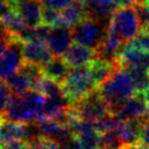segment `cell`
Segmentation results:
<instances>
[{"mask_svg":"<svg viewBox=\"0 0 149 149\" xmlns=\"http://www.w3.org/2000/svg\"><path fill=\"white\" fill-rule=\"evenodd\" d=\"M111 114L115 115L125 101L136 93L134 82L124 67L117 68L98 88Z\"/></svg>","mask_w":149,"mask_h":149,"instance_id":"cell-1","label":"cell"},{"mask_svg":"<svg viewBox=\"0 0 149 149\" xmlns=\"http://www.w3.org/2000/svg\"><path fill=\"white\" fill-rule=\"evenodd\" d=\"M45 95L38 90H30L22 94L13 93L3 118L19 123H33L42 120Z\"/></svg>","mask_w":149,"mask_h":149,"instance_id":"cell-2","label":"cell"},{"mask_svg":"<svg viewBox=\"0 0 149 149\" xmlns=\"http://www.w3.org/2000/svg\"><path fill=\"white\" fill-rule=\"evenodd\" d=\"M13 92L6 80L0 79V114H3L9 105Z\"/></svg>","mask_w":149,"mask_h":149,"instance_id":"cell-25","label":"cell"},{"mask_svg":"<svg viewBox=\"0 0 149 149\" xmlns=\"http://www.w3.org/2000/svg\"><path fill=\"white\" fill-rule=\"evenodd\" d=\"M23 57L25 63L36 65L42 68L47 61H51L53 55L48 49L46 43L41 40H35L23 43Z\"/></svg>","mask_w":149,"mask_h":149,"instance_id":"cell-13","label":"cell"},{"mask_svg":"<svg viewBox=\"0 0 149 149\" xmlns=\"http://www.w3.org/2000/svg\"><path fill=\"white\" fill-rule=\"evenodd\" d=\"M61 88L66 98L74 104L88 97L98 87L90 74L88 66H84L70 70L67 78L61 84Z\"/></svg>","mask_w":149,"mask_h":149,"instance_id":"cell-3","label":"cell"},{"mask_svg":"<svg viewBox=\"0 0 149 149\" xmlns=\"http://www.w3.org/2000/svg\"><path fill=\"white\" fill-rule=\"evenodd\" d=\"M37 128L40 135L55 141L56 144H65L74 137L70 126L61 124L52 118H42L37 121Z\"/></svg>","mask_w":149,"mask_h":149,"instance_id":"cell-9","label":"cell"},{"mask_svg":"<svg viewBox=\"0 0 149 149\" xmlns=\"http://www.w3.org/2000/svg\"><path fill=\"white\" fill-rule=\"evenodd\" d=\"M44 7L53 8L56 10H64L69 5H71L74 0H41Z\"/></svg>","mask_w":149,"mask_h":149,"instance_id":"cell-27","label":"cell"},{"mask_svg":"<svg viewBox=\"0 0 149 149\" xmlns=\"http://www.w3.org/2000/svg\"><path fill=\"white\" fill-rule=\"evenodd\" d=\"M71 111L76 118L95 123L101 118L111 114L101 94L97 89L88 97L71 105Z\"/></svg>","mask_w":149,"mask_h":149,"instance_id":"cell-6","label":"cell"},{"mask_svg":"<svg viewBox=\"0 0 149 149\" xmlns=\"http://www.w3.org/2000/svg\"><path fill=\"white\" fill-rule=\"evenodd\" d=\"M12 1H14V2H18V1H23V0H12Z\"/></svg>","mask_w":149,"mask_h":149,"instance_id":"cell-39","label":"cell"},{"mask_svg":"<svg viewBox=\"0 0 149 149\" xmlns=\"http://www.w3.org/2000/svg\"><path fill=\"white\" fill-rule=\"evenodd\" d=\"M143 30H144V31H147V32H149V23L146 24L144 28H143Z\"/></svg>","mask_w":149,"mask_h":149,"instance_id":"cell-37","label":"cell"},{"mask_svg":"<svg viewBox=\"0 0 149 149\" xmlns=\"http://www.w3.org/2000/svg\"><path fill=\"white\" fill-rule=\"evenodd\" d=\"M43 24L55 28L61 24V11L43 6Z\"/></svg>","mask_w":149,"mask_h":149,"instance_id":"cell-24","label":"cell"},{"mask_svg":"<svg viewBox=\"0 0 149 149\" xmlns=\"http://www.w3.org/2000/svg\"><path fill=\"white\" fill-rule=\"evenodd\" d=\"M144 3H146L147 6H149V0H144Z\"/></svg>","mask_w":149,"mask_h":149,"instance_id":"cell-38","label":"cell"},{"mask_svg":"<svg viewBox=\"0 0 149 149\" xmlns=\"http://www.w3.org/2000/svg\"><path fill=\"white\" fill-rule=\"evenodd\" d=\"M140 144L149 147V114L143 118V130L140 136Z\"/></svg>","mask_w":149,"mask_h":149,"instance_id":"cell-31","label":"cell"},{"mask_svg":"<svg viewBox=\"0 0 149 149\" xmlns=\"http://www.w3.org/2000/svg\"><path fill=\"white\" fill-rule=\"evenodd\" d=\"M144 97H145V100H146V102H147V104H148V107H149V88L144 92Z\"/></svg>","mask_w":149,"mask_h":149,"instance_id":"cell-36","label":"cell"},{"mask_svg":"<svg viewBox=\"0 0 149 149\" xmlns=\"http://www.w3.org/2000/svg\"><path fill=\"white\" fill-rule=\"evenodd\" d=\"M10 2L26 26L37 28L43 24V3L41 0H23L18 2L10 0Z\"/></svg>","mask_w":149,"mask_h":149,"instance_id":"cell-10","label":"cell"},{"mask_svg":"<svg viewBox=\"0 0 149 149\" xmlns=\"http://www.w3.org/2000/svg\"><path fill=\"white\" fill-rule=\"evenodd\" d=\"M100 133L97 130L86 132L77 138L84 149H100Z\"/></svg>","mask_w":149,"mask_h":149,"instance_id":"cell-23","label":"cell"},{"mask_svg":"<svg viewBox=\"0 0 149 149\" xmlns=\"http://www.w3.org/2000/svg\"><path fill=\"white\" fill-rule=\"evenodd\" d=\"M36 90L42 92L45 95V98H56V97L64 95L61 84L48 78L44 74H43V77L41 78L40 82L37 84Z\"/></svg>","mask_w":149,"mask_h":149,"instance_id":"cell-21","label":"cell"},{"mask_svg":"<svg viewBox=\"0 0 149 149\" xmlns=\"http://www.w3.org/2000/svg\"><path fill=\"white\" fill-rule=\"evenodd\" d=\"M147 55L148 52L144 51L132 40L122 46L116 59L122 67L130 65H143Z\"/></svg>","mask_w":149,"mask_h":149,"instance_id":"cell-16","label":"cell"},{"mask_svg":"<svg viewBox=\"0 0 149 149\" xmlns=\"http://www.w3.org/2000/svg\"><path fill=\"white\" fill-rule=\"evenodd\" d=\"M0 149H2V148H0Z\"/></svg>","mask_w":149,"mask_h":149,"instance_id":"cell-42","label":"cell"},{"mask_svg":"<svg viewBox=\"0 0 149 149\" xmlns=\"http://www.w3.org/2000/svg\"><path fill=\"white\" fill-rule=\"evenodd\" d=\"M87 18L103 22H110L113 13L117 10V0H82Z\"/></svg>","mask_w":149,"mask_h":149,"instance_id":"cell-12","label":"cell"},{"mask_svg":"<svg viewBox=\"0 0 149 149\" xmlns=\"http://www.w3.org/2000/svg\"><path fill=\"white\" fill-rule=\"evenodd\" d=\"M1 122H2V116L0 115V123H1Z\"/></svg>","mask_w":149,"mask_h":149,"instance_id":"cell-40","label":"cell"},{"mask_svg":"<svg viewBox=\"0 0 149 149\" xmlns=\"http://www.w3.org/2000/svg\"><path fill=\"white\" fill-rule=\"evenodd\" d=\"M56 149H84L82 148V146H81V144H80L79 139L74 136V137H72L70 140H68L67 143H65V144H57V148Z\"/></svg>","mask_w":149,"mask_h":149,"instance_id":"cell-33","label":"cell"},{"mask_svg":"<svg viewBox=\"0 0 149 149\" xmlns=\"http://www.w3.org/2000/svg\"><path fill=\"white\" fill-rule=\"evenodd\" d=\"M100 148L104 149H123L124 143L118 130H109L104 133H100Z\"/></svg>","mask_w":149,"mask_h":149,"instance_id":"cell-22","label":"cell"},{"mask_svg":"<svg viewBox=\"0 0 149 149\" xmlns=\"http://www.w3.org/2000/svg\"><path fill=\"white\" fill-rule=\"evenodd\" d=\"M149 114V107L145 97L141 93L136 92L134 95H132L127 101L118 110L116 115L122 121H130V120H138L144 118Z\"/></svg>","mask_w":149,"mask_h":149,"instance_id":"cell-11","label":"cell"},{"mask_svg":"<svg viewBox=\"0 0 149 149\" xmlns=\"http://www.w3.org/2000/svg\"><path fill=\"white\" fill-rule=\"evenodd\" d=\"M109 29L115 32L124 43L134 40L143 29L138 14L134 7L117 9L110 19Z\"/></svg>","mask_w":149,"mask_h":149,"instance_id":"cell-4","label":"cell"},{"mask_svg":"<svg viewBox=\"0 0 149 149\" xmlns=\"http://www.w3.org/2000/svg\"><path fill=\"white\" fill-rule=\"evenodd\" d=\"M110 22L84 19L71 29L74 42L97 51L107 36Z\"/></svg>","mask_w":149,"mask_h":149,"instance_id":"cell-5","label":"cell"},{"mask_svg":"<svg viewBox=\"0 0 149 149\" xmlns=\"http://www.w3.org/2000/svg\"><path fill=\"white\" fill-rule=\"evenodd\" d=\"M74 37L70 28L58 25L51 28L45 43L53 56H64L69 47L72 45Z\"/></svg>","mask_w":149,"mask_h":149,"instance_id":"cell-8","label":"cell"},{"mask_svg":"<svg viewBox=\"0 0 149 149\" xmlns=\"http://www.w3.org/2000/svg\"><path fill=\"white\" fill-rule=\"evenodd\" d=\"M14 38L11 33L6 29V26L3 25V23L0 21V56L2 54V52L5 51V48L7 47V45L9 44V42Z\"/></svg>","mask_w":149,"mask_h":149,"instance_id":"cell-28","label":"cell"},{"mask_svg":"<svg viewBox=\"0 0 149 149\" xmlns=\"http://www.w3.org/2000/svg\"><path fill=\"white\" fill-rule=\"evenodd\" d=\"M120 8L123 7H135L136 5L144 3V0H117Z\"/></svg>","mask_w":149,"mask_h":149,"instance_id":"cell-35","label":"cell"},{"mask_svg":"<svg viewBox=\"0 0 149 149\" xmlns=\"http://www.w3.org/2000/svg\"><path fill=\"white\" fill-rule=\"evenodd\" d=\"M42 72L44 76L63 84L70 72V66L63 56H53L51 61L42 67Z\"/></svg>","mask_w":149,"mask_h":149,"instance_id":"cell-17","label":"cell"},{"mask_svg":"<svg viewBox=\"0 0 149 149\" xmlns=\"http://www.w3.org/2000/svg\"><path fill=\"white\" fill-rule=\"evenodd\" d=\"M128 71L134 82L137 93H144L149 88V70L141 65H130L124 67Z\"/></svg>","mask_w":149,"mask_h":149,"instance_id":"cell-20","label":"cell"},{"mask_svg":"<svg viewBox=\"0 0 149 149\" xmlns=\"http://www.w3.org/2000/svg\"><path fill=\"white\" fill-rule=\"evenodd\" d=\"M100 149H104V148H100Z\"/></svg>","mask_w":149,"mask_h":149,"instance_id":"cell-41","label":"cell"},{"mask_svg":"<svg viewBox=\"0 0 149 149\" xmlns=\"http://www.w3.org/2000/svg\"><path fill=\"white\" fill-rule=\"evenodd\" d=\"M31 149H56L57 144L53 140L48 139L46 137L43 136H37L33 139L28 141Z\"/></svg>","mask_w":149,"mask_h":149,"instance_id":"cell-26","label":"cell"},{"mask_svg":"<svg viewBox=\"0 0 149 149\" xmlns=\"http://www.w3.org/2000/svg\"><path fill=\"white\" fill-rule=\"evenodd\" d=\"M133 41H134L138 46L141 47L144 51L149 53V32L143 30L141 32L138 33V35H137Z\"/></svg>","mask_w":149,"mask_h":149,"instance_id":"cell-30","label":"cell"},{"mask_svg":"<svg viewBox=\"0 0 149 149\" xmlns=\"http://www.w3.org/2000/svg\"><path fill=\"white\" fill-rule=\"evenodd\" d=\"M143 130V118L123 121L118 128V134L125 146L136 145L140 143V136Z\"/></svg>","mask_w":149,"mask_h":149,"instance_id":"cell-18","label":"cell"},{"mask_svg":"<svg viewBox=\"0 0 149 149\" xmlns=\"http://www.w3.org/2000/svg\"><path fill=\"white\" fill-rule=\"evenodd\" d=\"M13 9V6L11 5L10 0H0V20H2Z\"/></svg>","mask_w":149,"mask_h":149,"instance_id":"cell-34","label":"cell"},{"mask_svg":"<svg viewBox=\"0 0 149 149\" xmlns=\"http://www.w3.org/2000/svg\"><path fill=\"white\" fill-rule=\"evenodd\" d=\"M84 19H87V14L82 0H74L71 5L61 10V25L72 29Z\"/></svg>","mask_w":149,"mask_h":149,"instance_id":"cell-19","label":"cell"},{"mask_svg":"<svg viewBox=\"0 0 149 149\" xmlns=\"http://www.w3.org/2000/svg\"><path fill=\"white\" fill-rule=\"evenodd\" d=\"M120 67L122 66L118 64L117 59H107L102 57H95L88 65L90 74L98 88Z\"/></svg>","mask_w":149,"mask_h":149,"instance_id":"cell-14","label":"cell"},{"mask_svg":"<svg viewBox=\"0 0 149 149\" xmlns=\"http://www.w3.org/2000/svg\"><path fill=\"white\" fill-rule=\"evenodd\" d=\"M134 8L138 14L141 26L144 28L146 24L149 23V6H147L146 3H139V5H136Z\"/></svg>","mask_w":149,"mask_h":149,"instance_id":"cell-29","label":"cell"},{"mask_svg":"<svg viewBox=\"0 0 149 149\" xmlns=\"http://www.w3.org/2000/svg\"><path fill=\"white\" fill-rule=\"evenodd\" d=\"M2 149H31L30 145L26 140L23 139H17L13 141H10L9 144L2 147Z\"/></svg>","mask_w":149,"mask_h":149,"instance_id":"cell-32","label":"cell"},{"mask_svg":"<svg viewBox=\"0 0 149 149\" xmlns=\"http://www.w3.org/2000/svg\"><path fill=\"white\" fill-rule=\"evenodd\" d=\"M71 68L88 66L97 57V52L74 42L63 56Z\"/></svg>","mask_w":149,"mask_h":149,"instance_id":"cell-15","label":"cell"},{"mask_svg":"<svg viewBox=\"0 0 149 149\" xmlns=\"http://www.w3.org/2000/svg\"><path fill=\"white\" fill-rule=\"evenodd\" d=\"M24 64L23 42L12 38L0 56V79L6 80Z\"/></svg>","mask_w":149,"mask_h":149,"instance_id":"cell-7","label":"cell"}]
</instances>
